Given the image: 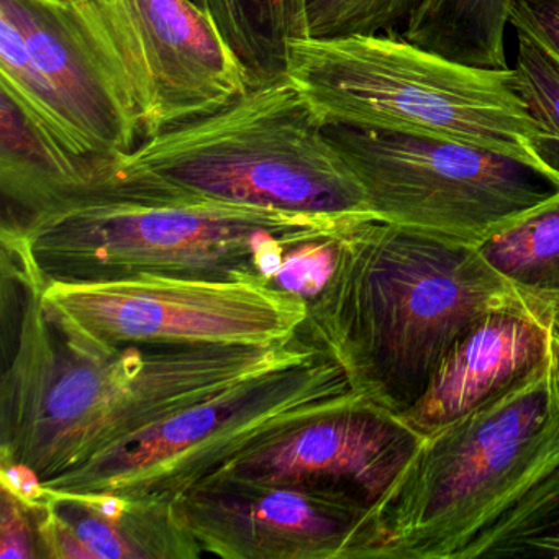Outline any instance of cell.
<instances>
[{"mask_svg": "<svg viewBox=\"0 0 559 559\" xmlns=\"http://www.w3.org/2000/svg\"><path fill=\"white\" fill-rule=\"evenodd\" d=\"M374 217L247 207L100 175L35 211L2 217L45 287L143 276L277 283L290 258L336 243Z\"/></svg>", "mask_w": 559, "mask_h": 559, "instance_id": "7a4b0ae2", "label": "cell"}, {"mask_svg": "<svg viewBox=\"0 0 559 559\" xmlns=\"http://www.w3.org/2000/svg\"><path fill=\"white\" fill-rule=\"evenodd\" d=\"M0 186L4 217L27 214L73 186L15 104L0 94Z\"/></svg>", "mask_w": 559, "mask_h": 559, "instance_id": "ac0fdd59", "label": "cell"}, {"mask_svg": "<svg viewBox=\"0 0 559 559\" xmlns=\"http://www.w3.org/2000/svg\"><path fill=\"white\" fill-rule=\"evenodd\" d=\"M40 496H27L0 479V558H41Z\"/></svg>", "mask_w": 559, "mask_h": 559, "instance_id": "7402d4cb", "label": "cell"}, {"mask_svg": "<svg viewBox=\"0 0 559 559\" xmlns=\"http://www.w3.org/2000/svg\"><path fill=\"white\" fill-rule=\"evenodd\" d=\"M476 558H559V469L474 546Z\"/></svg>", "mask_w": 559, "mask_h": 559, "instance_id": "d6986e66", "label": "cell"}, {"mask_svg": "<svg viewBox=\"0 0 559 559\" xmlns=\"http://www.w3.org/2000/svg\"><path fill=\"white\" fill-rule=\"evenodd\" d=\"M421 441L401 415L353 394L264 438L209 479L294 487L371 513Z\"/></svg>", "mask_w": 559, "mask_h": 559, "instance_id": "8fae6325", "label": "cell"}, {"mask_svg": "<svg viewBox=\"0 0 559 559\" xmlns=\"http://www.w3.org/2000/svg\"><path fill=\"white\" fill-rule=\"evenodd\" d=\"M41 559H195L175 500L41 490Z\"/></svg>", "mask_w": 559, "mask_h": 559, "instance_id": "9a60e30c", "label": "cell"}, {"mask_svg": "<svg viewBox=\"0 0 559 559\" xmlns=\"http://www.w3.org/2000/svg\"><path fill=\"white\" fill-rule=\"evenodd\" d=\"M421 4L424 0H296L287 38L402 35Z\"/></svg>", "mask_w": 559, "mask_h": 559, "instance_id": "ffe728a7", "label": "cell"}, {"mask_svg": "<svg viewBox=\"0 0 559 559\" xmlns=\"http://www.w3.org/2000/svg\"><path fill=\"white\" fill-rule=\"evenodd\" d=\"M526 297L474 245L365 218L336 245L300 332L356 394L402 415L467 330Z\"/></svg>", "mask_w": 559, "mask_h": 559, "instance_id": "3957f363", "label": "cell"}, {"mask_svg": "<svg viewBox=\"0 0 559 559\" xmlns=\"http://www.w3.org/2000/svg\"><path fill=\"white\" fill-rule=\"evenodd\" d=\"M507 27L509 0H424L402 37L457 63L506 70Z\"/></svg>", "mask_w": 559, "mask_h": 559, "instance_id": "2e32d148", "label": "cell"}, {"mask_svg": "<svg viewBox=\"0 0 559 559\" xmlns=\"http://www.w3.org/2000/svg\"><path fill=\"white\" fill-rule=\"evenodd\" d=\"M175 512L204 556L368 559V510L294 487L215 477L176 499Z\"/></svg>", "mask_w": 559, "mask_h": 559, "instance_id": "7c38bea8", "label": "cell"}, {"mask_svg": "<svg viewBox=\"0 0 559 559\" xmlns=\"http://www.w3.org/2000/svg\"><path fill=\"white\" fill-rule=\"evenodd\" d=\"M378 221L483 243L559 191L528 163L464 143L325 127Z\"/></svg>", "mask_w": 559, "mask_h": 559, "instance_id": "ba28073f", "label": "cell"}, {"mask_svg": "<svg viewBox=\"0 0 559 559\" xmlns=\"http://www.w3.org/2000/svg\"><path fill=\"white\" fill-rule=\"evenodd\" d=\"M281 11H283L284 17V31L289 32L290 17H293L294 5H296V0H280Z\"/></svg>", "mask_w": 559, "mask_h": 559, "instance_id": "484cf974", "label": "cell"}, {"mask_svg": "<svg viewBox=\"0 0 559 559\" xmlns=\"http://www.w3.org/2000/svg\"><path fill=\"white\" fill-rule=\"evenodd\" d=\"M44 300L90 338L109 345H276L296 338L307 320V297L280 283L143 276L51 284Z\"/></svg>", "mask_w": 559, "mask_h": 559, "instance_id": "30bf717a", "label": "cell"}, {"mask_svg": "<svg viewBox=\"0 0 559 559\" xmlns=\"http://www.w3.org/2000/svg\"><path fill=\"white\" fill-rule=\"evenodd\" d=\"M513 76L530 116L545 133L538 150L543 169L559 182V61L542 45L515 32Z\"/></svg>", "mask_w": 559, "mask_h": 559, "instance_id": "44dd1931", "label": "cell"}, {"mask_svg": "<svg viewBox=\"0 0 559 559\" xmlns=\"http://www.w3.org/2000/svg\"><path fill=\"white\" fill-rule=\"evenodd\" d=\"M0 479L24 492L231 385L323 355L302 333L267 346L109 345L44 300L24 248L0 235Z\"/></svg>", "mask_w": 559, "mask_h": 559, "instance_id": "6da1fadb", "label": "cell"}, {"mask_svg": "<svg viewBox=\"0 0 559 559\" xmlns=\"http://www.w3.org/2000/svg\"><path fill=\"white\" fill-rule=\"evenodd\" d=\"M99 175L247 207L374 217L361 182L283 71L211 116L143 140Z\"/></svg>", "mask_w": 559, "mask_h": 559, "instance_id": "8992f818", "label": "cell"}, {"mask_svg": "<svg viewBox=\"0 0 559 559\" xmlns=\"http://www.w3.org/2000/svg\"><path fill=\"white\" fill-rule=\"evenodd\" d=\"M281 63L323 127L464 143L548 175L538 158L545 133L512 68L457 63L399 34L289 37Z\"/></svg>", "mask_w": 559, "mask_h": 559, "instance_id": "5b68a950", "label": "cell"}, {"mask_svg": "<svg viewBox=\"0 0 559 559\" xmlns=\"http://www.w3.org/2000/svg\"><path fill=\"white\" fill-rule=\"evenodd\" d=\"M273 2L274 0H228V5L234 11L247 12L250 8H264V5L273 4Z\"/></svg>", "mask_w": 559, "mask_h": 559, "instance_id": "d4e9b609", "label": "cell"}, {"mask_svg": "<svg viewBox=\"0 0 559 559\" xmlns=\"http://www.w3.org/2000/svg\"><path fill=\"white\" fill-rule=\"evenodd\" d=\"M509 25L559 61V0H509Z\"/></svg>", "mask_w": 559, "mask_h": 559, "instance_id": "603a6c76", "label": "cell"}, {"mask_svg": "<svg viewBox=\"0 0 559 559\" xmlns=\"http://www.w3.org/2000/svg\"><path fill=\"white\" fill-rule=\"evenodd\" d=\"M477 250L516 290L559 313V191Z\"/></svg>", "mask_w": 559, "mask_h": 559, "instance_id": "e0dca14e", "label": "cell"}, {"mask_svg": "<svg viewBox=\"0 0 559 559\" xmlns=\"http://www.w3.org/2000/svg\"><path fill=\"white\" fill-rule=\"evenodd\" d=\"M559 469V335L522 381L424 437L369 513L368 559H467Z\"/></svg>", "mask_w": 559, "mask_h": 559, "instance_id": "277c9868", "label": "cell"}, {"mask_svg": "<svg viewBox=\"0 0 559 559\" xmlns=\"http://www.w3.org/2000/svg\"><path fill=\"white\" fill-rule=\"evenodd\" d=\"M353 394L345 369L323 353L231 385L40 487L176 500L264 438Z\"/></svg>", "mask_w": 559, "mask_h": 559, "instance_id": "52a82bcc", "label": "cell"}, {"mask_svg": "<svg viewBox=\"0 0 559 559\" xmlns=\"http://www.w3.org/2000/svg\"><path fill=\"white\" fill-rule=\"evenodd\" d=\"M143 140L211 116L260 78L194 0H70Z\"/></svg>", "mask_w": 559, "mask_h": 559, "instance_id": "9c48e42d", "label": "cell"}, {"mask_svg": "<svg viewBox=\"0 0 559 559\" xmlns=\"http://www.w3.org/2000/svg\"><path fill=\"white\" fill-rule=\"evenodd\" d=\"M32 60L60 96L100 166L143 142L135 114L78 24L70 0H0Z\"/></svg>", "mask_w": 559, "mask_h": 559, "instance_id": "5bb4252c", "label": "cell"}, {"mask_svg": "<svg viewBox=\"0 0 559 559\" xmlns=\"http://www.w3.org/2000/svg\"><path fill=\"white\" fill-rule=\"evenodd\" d=\"M558 335L559 313L532 297L492 310L454 343L401 417L421 437L440 430L532 374Z\"/></svg>", "mask_w": 559, "mask_h": 559, "instance_id": "4fadbf2b", "label": "cell"}, {"mask_svg": "<svg viewBox=\"0 0 559 559\" xmlns=\"http://www.w3.org/2000/svg\"><path fill=\"white\" fill-rule=\"evenodd\" d=\"M194 2L205 9L217 22L221 31H224L225 25H227V22H225L227 21V0H194Z\"/></svg>", "mask_w": 559, "mask_h": 559, "instance_id": "cb8c5ba5", "label": "cell"}]
</instances>
